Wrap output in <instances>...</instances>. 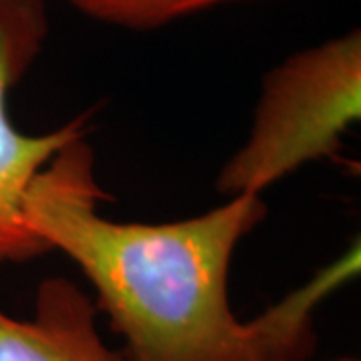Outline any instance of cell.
Instances as JSON below:
<instances>
[{
	"instance_id": "6da1fadb",
	"label": "cell",
	"mask_w": 361,
	"mask_h": 361,
	"mask_svg": "<svg viewBox=\"0 0 361 361\" xmlns=\"http://www.w3.org/2000/svg\"><path fill=\"white\" fill-rule=\"evenodd\" d=\"M85 137L68 142L35 179L26 199L32 231L71 259L94 305L123 339L125 361H263L307 353L315 307L360 271V245L255 319L229 299L237 247L267 215L259 195H237L201 215L167 223L115 221Z\"/></svg>"
},
{
	"instance_id": "7a4b0ae2",
	"label": "cell",
	"mask_w": 361,
	"mask_h": 361,
	"mask_svg": "<svg viewBox=\"0 0 361 361\" xmlns=\"http://www.w3.org/2000/svg\"><path fill=\"white\" fill-rule=\"evenodd\" d=\"M361 116V32L291 54L263 78L245 145L217 175L227 199L259 195L295 171L339 153Z\"/></svg>"
},
{
	"instance_id": "3957f363",
	"label": "cell",
	"mask_w": 361,
	"mask_h": 361,
	"mask_svg": "<svg viewBox=\"0 0 361 361\" xmlns=\"http://www.w3.org/2000/svg\"><path fill=\"white\" fill-rule=\"evenodd\" d=\"M47 35L42 0H0V263L51 251L28 225V191L63 147L87 137V115L40 135L23 133L11 118V92L39 56Z\"/></svg>"
},
{
	"instance_id": "277c9868",
	"label": "cell",
	"mask_w": 361,
	"mask_h": 361,
	"mask_svg": "<svg viewBox=\"0 0 361 361\" xmlns=\"http://www.w3.org/2000/svg\"><path fill=\"white\" fill-rule=\"evenodd\" d=\"M94 299L66 277L39 285L30 317L0 310V361H125L97 327Z\"/></svg>"
},
{
	"instance_id": "5b68a950",
	"label": "cell",
	"mask_w": 361,
	"mask_h": 361,
	"mask_svg": "<svg viewBox=\"0 0 361 361\" xmlns=\"http://www.w3.org/2000/svg\"><path fill=\"white\" fill-rule=\"evenodd\" d=\"M78 11L106 25L149 30L233 0H71Z\"/></svg>"
},
{
	"instance_id": "8992f818",
	"label": "cell",
	"mask_w": 361,
	"mask_h": 361,
	"mask_svg": "<svg viewBox=\"0 0 361 361\" xmlns=\"http://www.w3.org/2000/svg\"><path fill=\"white\" fill-rule=\"evenodd\" d=\"M303 351H283V353H277V355H271L267 360L263 361H301L303 360Z\"/></svg>"
},
{
	"instance_id": "52a82bcc",
	"label": "cell",
	"mask_w": 361,
	"mask_h": 361,
	"mask_svg": "<svg viewBox=\"0 0 361 361\" xmlns=\"http://www.w3.org/2000/svg\"><path fill=\"white\" fill-rule=\"evenodd\" d=\"M334 361H360V360H353V357H339V360H334Z\"/></svg>"
}]
</instances>
